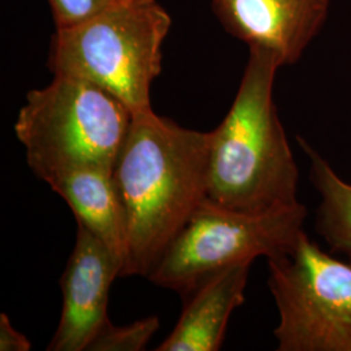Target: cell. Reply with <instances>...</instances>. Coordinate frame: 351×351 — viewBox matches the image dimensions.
<instances>
[{
    "mask_svg": "<svg viewBox=\"0 0 351 351\" xmlns=\"http://www.w3.org/2000/svg\"><path fill=\"white\" fill-rule=\"evenodd\" d=\"M281 66L251 47L237 95L210 132L207 199L232 211L264 213L298 204L300 169L274 101Z\"/></svg>",
    "mask_w": 351,
    "mask_h": 351,
    "instance_id": "7a4b0ae2",
    "label": "cell"
},
{
    "mask_svg": "<svg viewBox=\"0 0 351 351\" xmlns=\"http://www.w3.org/2000/svg\"><path fill=\"white\" fill-rule=\"evenodd\" d=\"M171 25L169 13L156 0H120L82 23L56 29L49 68L53 75L106 88L133 112L147 111Z\"/></svg>",
    "mask_w": 351,
    "mask_h": 351,
    "instance_id": "3957f363",
    "label": "cell"
},
{
    "mask_svg": "<svg viewBox=\"0 0 351 351\" xmlns=\"http://www.w3.org/2000/svg\"><path fill=\"white\" fill-rule=\"evenodd\" d=\"M40 180L68 203L77 223L86 226L125 265V215L113 171L95 165H78L52 171Z\"/></svg>",
    "mask_w": 351,
    "mask_h": 351,
    "instance_id": "30bf717a",
    "label": "cell"
},
{
    "mask_svg": "<svg viewBox=\"0 0 351 351\" xmlns=\"http://www.w3.org/2000/svg\"><path fill=\"white\" fill-rule=\"evenodd\" d=\"M120 0H49L56 29L82 23Z\"/></svg>",
    "mask_w": 351,
    "mask_h": 351,
    "instance_id": "4fadbf2b",
    "label": "cell"
},
{
    "mask_svg": "<svg viewBox=\"0 0 351 351\" xmlns=\"http://www.w3.org/2000/svg\"><path fill=\"white\" fill-rule=\"evenodd\" d=\"M229 34L249 47L274 52L282 65L297 63L326 23L329 0H211Z\"/></svg>",
    "mask_w": 351,
    "mask_h": 351,
    "instance_id": "ba28073f",
    "label": "cell"
},
{
    "mask_svg": "<svg viewBox=\"0 0 351 351\" xmlns=\"http://www.w3.org/2000/svg\"><path fill=\"white\" fill-rule=\"evenodd\" d=\"M132 120L133 111L112 93L58 75L50 85L27 93L14 133L38 178L78 165L113 171Z\"/></svg>",
    "mask_w": 351,
    "mask_h": 351,
    "instance_id": "277c9868",
    "label": "cell"
},
{
    "mask_svg": "<svg viewBox=\"0 0 351 351\" xmlns=\"http://www.w3.org/2000/svg\"><path fill=\"white\" fill-rule=\"evenodd\" d=\"M210 132L176 124L151 110L133 112L113 165L123 203V276H149L164 251L207 198Z\"/></svg>",
    "mask_w": 351,
    "mask_h": 351,
    "instance_id": "6da1fadb",
    "label": "cell"
},
{
    "mask_svg": "<svg viewBox=\"0 0 351 351\" xmlns=\"http://www.w3.org/2000/svg\"><path fill=\"white\" fill-rule=\"evenodd\" d=\"M250 265L233 264L201 280L184 295L188 301L175 329L156 350H219L230 316L245 302Z\"/></svg>",
    "mask_w": 351,
    "mask_h": 351,
    "instance_id": "9c48e42d",
    "label": "cell"
},
{
    "mask_svg": "<svg viewBox=\"0 0 351 351\" xmlns=\"http://www.w3.org/2000/svg\"><path fill=\"white\" fill-rule=\"evenodd\" d=\"M123 269L124 261L86 226L77 223L75 249L60 281L62 317L47 350H88L110 322V290Z\"/></svg>",
    "mask_w": 351,
    "mask_h": 351,
    "instance_id": "52a82bcc",
    "label": "cell"
},
{
    "mask_svg": "<svg viewBox=\"0 0 351 351\" xmlns=\"http://www.w3.org/2000/svg\"><path fill=\"white\" fill-rule=\"evenodd\" d=\"M159 326L158 316H149L128 326H114L110 320L93 339L88 351L145 350Z\"/></svg>",
    "mask_w": 351,
    "mask_h": 351,
    "instance_id": "7c38bea8",
    "label": "cell"
},
{
    "mask_svg": "<svg viewBox=\"0 0 351 351\" xmlns=\"http://www.w3.org/2000/svg\"><path fill=\"white\" fill-rule=\"evenodd\" d=\"M298 141L310 159V178L322 199L316 211V232L351 265V184L304 139L298 137Z\"/></svg>",
    "mask_w": 351,
    "mask_h": 351,
    "instance_id": "8fae6325",
    "label": "cell"
},
{
    "mask_svg": "<svg viewBox=\"0 0 351 351\" xmlns=\"http://www.w3.org/2000/svg\"><path fill=\"white\" fill-rule=\"evenodd\" d=\"M32 342L13 328L12 323L7 314L0 315V351H29Z\"/></svg>",
    "mask_w": 351,
    "mask_h": 351,
    "instance_id": "5bb4252c",
    "label": "cell"
},
{
    "mask_svg": "<svg viewBox=\"0 0 351 351\" xmlns=\"http://www.w3.org/2000/svg\"><path fill=\"white\" fill-rule=\"evenodd\" d=\"M276 302L278 351H351V265L303 232L288 251L268 258Z\"/></svg>",
    "mask_w": 351,
    "mask_h": 351,
    "instance_id": "8992f818",
    "label": "cell"
},
{
    "mask_svg": "<svg viewBox=\"0 0 351 351\" xmlns=\"http://www.w3.org/2000/svg\"><path fill=\"white\" fill-rule=\"evenodd\" d=\"M304 206L264 213L220 207L207 198L164 251L147 278L152 284L186 295L204 277L255 258H274L301 237Z\"/></svg>",
    "mask_w": 351,
    "mask_h": 351,
    "instance_id": "5b68a950",
    "label": "cell"
}]
</instances>
